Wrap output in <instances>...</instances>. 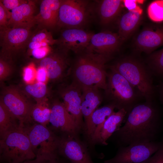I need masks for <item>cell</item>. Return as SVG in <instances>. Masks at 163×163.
Instances as JSON below:
<instances>
[{
  "instance_id": "cell-1",
  "label": "cell",
  "mask_w": 163,
  "mask_h": 163,
  "mask_svg": "<svg viewBox=\"0 0 163 163\" xmlns=\"http://www.w3.org/2000/svg\"><path fill=\"white\" fill-rule=\"evenodd\" d=\"M124 121L110 137L119 147L155 141L162 125L159 109L152 101L136 104Z\"/></svg>"
},
{
  "instance_id": "cell-2",
  "label": "cell",
  "mask_w": 163,
  "mask_h": 163,
  "mask_svg": "<svg viewBox=\"0 0 163 163\" xmlns=\"http://www.w3.org/2000/svg\"><path fill=\"white\" fill-rule=\"evenodd\" d=\"M111 58L86 50L78 54L71 69L73 82L81 89L95 87L105 90L107 74L105 64Z\"/></svg>"
},
{
  "instance_id": "cell-3",
  "label": "cell",
  "mask_w": 163,
  "mask_h": 163,
  "mask_svg": "<svg viewBox=\"0 0 163 163\" xmlns=\"http://www.w3.org/2000/svg\"><path fill=\"white\" fill-rule=\"evenodd\" d=\"M110 69L123 76L147 101H152L155 95L151 71L139 60L132 57L120 59Z\"/></svg>"
},
{
  "instance_id": "cell-4",
  "label": "cell",
  "mask_w": 163,
  "mask_h": 163,
  "mask_svg": "<svg viewBox=\"0 0 163 163\" xmlns=\"http://www.w3.org/2000/svg\"><path fill=\"white\" fill-rule=\"evenodd\" d=\"M0 157L6 163H22L34 159L36 155L27 135L21 129L0 137Z\"/></svg>"
},
{
  "instance_id": "cell-5",
  "label": "cell",
  "mask_w": 163,
  "mask_h": 163,
  "mask_svg": "<svg viewBox=\"0 0 163 163\" xmlns=\"http://www.w3.org/2000/svg\"><path fill=\"white\" fill-rule=\"evenodd\" d=\"M110 69V71L107 74L106 93L112 101L110 103L114 104L118 110L124 109L127 115L138 104V93L123 76Z\"/></svg>"
},
{
  "instance_id": "cell-6",
  "label": "cell",
  "mask_w": 163,
  "mask_h": 163,
  "mask_svg": "<svg viewBox=\"0 0 163 163\" xmlns=\"http://www.w3.org/2000/svg\"><path fill=\"white\" fill-rule=\"evenodd\" d=\"M91 9L88 1L62 0L57 26L65 29H83L90 19Z\"/></svg>"
},
{
  "instance_id": "cell-7",
  "label": "cell",
  "mask_w": 163,
  "mask_h": 163,
  "mask_svg": "<svg viewBox=\"0 0 163 163\" xmlns=\"http://www.w3.org/2000/svg\"><path fill=\"white\" fill-rule=\"evenodd\" d=\"M1 94L0 101L20 121L23 128L33 123L31 112L35 104L20 88L14 86L6 87Z\"/></svg>"
},
{
  "instance_id": "cell-8",
  "label": "cell",
  "mask_w": 163,
  "mask_h": 163,
  "mask_svg": "<svg viewBox=\"0 0 163 163\" xmlns=\"http://www.w3.org/2000/svg\"><path fill=\"white\" fill-rule=\"evenodd\" d=\"M23 129L27 135L36 156L57 154L59 138L46 126L34 123L24 126Z\"/></svg>"
},
{
  "instance_id": "cell-9",
  "label": "cell",
  "mask_w": 163,
  "mask_h": 163,
  "mask_svg": "<svg viewBox=\"0 0 163 163\" xmlns=\"http://www.w3.org/2000/svg\"><path fill=\"white\" fill-rule=\"evenodd\" d=\"M30 27H8L0 30V56L12 60L27 48L32 35Z\"/></svg>"
},
{
  "instance_id": "cell-10",
  "label": "cell",
  "mask_w": 163,
  "mask_h": 163,
  "mask_svg": "<svg viewBox=\"0 0 163 163\" xmlns=\"http://www.w3.org/2000/svg\"><path fill=\"white\" fill-rule=\"evenodd\" d=\"M161 143L155 141L119 147L115 155L103 163H142L158 149Z\"/></svg>"
},
{
  "instance_id": "cell-11",
  "label": "cell",
  "mask_w": 163,
  "mask_h": 163,
  "mask_svg": "<svg viewBox=\"0 0 163 163\" xmlns=\"http://www.w3.org/2000/svg\"><path fill=\"white\" fill-rule=\"evenodd\" d=\"M57 152L71 163H95L87 147L77 136L59 138Z\"/></svg>"
},
{
  "instance_id": "cell-12",
  "label": "cell",
  "mask_w": 163,
  "mask_h": 163,
  "mask_svg": "<svg viewBox=\"0 0 163 163\" xmlns=\"http://www.w3.org/2000/svg\"><path fill=\"white\" fill-rule=\"evenodd\" d=\"M134 43L140 52L151 54L163 45V24L155 23L144 28L136 37Z\"/></svg>"
},
{
  "instance_id": "cell-13",
  "label": "cell",
  "mask_w": 163,
  "mask_h": 163,
  "mask_svg": "<svg viewBox=\"0 0 163 163\" xmlns=\"http://www.w3.org/2000/svg\"><path fill=\"white\" fill-rule=\"evenodd\" d=\"M94 34L83 29H64L58 40L57 44L61 49L68 52L71 50L78 54L86 49Z\"/></svg>"
},
{
  "instance_id": "cell-14",
  "label": "cell",
  "mask_w": 163,
  "mask_h": 163,
  "mask_svg": "<svg viewBox=\"0 0 163 163\" xmlns=\"http://www.w3.org/2000/svg\"><path fill=\"white\" fill-rule=\"evenodd\" d=\"M68 51L59 48L53 51L43 59L38 61L39 67L46 71L48 78L52 81H59L62 78L69 64Z\"/></svg>"
},
{
  "instance_id": "cell-15",
  "label": "cell",
  "mask_w": 163,
  "mask_h": 163,
  "mask_svg": "<svg viewBox=\"0 0 163 163\" xmlns=\"http://www.w3.org/2000/svg\"><path fill=\"white\" fill-rule=\"evenodd\" d=\"M59 93L65 107L73 118L79 130L84 128L81 111L82 90L81 88L72 82L71 84L62 88Z\"/></svg>"
},
{
  "instance_id": "cell-16",
  "label": "cell",
  "mask_w": 163,
  "mask_h": 163,
  "mask_svg": "<svg viewBox=\"0 0 163 163\" xmlns=\"http://www.w3.org/2000/svg\"><path fill=\"white\" fill-rule=\"evenodd\" d=\"M50 105L51 112L49 123L52 126L67 135L77 136L79 130L63 102L58 99H55Z\"/></svg>"
},
{
  "instance_id": "cell-17",
  "label": "cell",
  "mask_w": 163,
  "mask_h": 163,
  "mask_svg": "<svg viewBox=\"0 0 163 163\" xmlns=\"http://www.w3.org/2000/svg\"><path fill=\"white\" fill-rule=\"evenodd\" d=\"M123 42L117 33L103 31L93 35L85 50L111 56L119 50Z\"/></svg>"
},
{
  "instance_id": "cell-18",
  "label": "cell",
  "mask_w": 163,
  "mask_h": 163,
  "mask_svg": "<svg viewBox=\"0 0 163 163\" xmlns=\"http://www.w3.org/2000/svg\"><path fill=\"white\" fill-rule=\"evenodd\" d=\"M127 115L123 109L114 112L94 132L88 140L92 144L107 145V140L120 128Z\"/></svg>"
},
{
  "instance_id": "cell-19",
  "label": "cell",
  "mask_w": 163,
  "mask_h": 163,
  "mask_svg": "<svg viewBox=\"0 0 163 163\" xmlns=\"http://www.w3.org/2000/svg\"><path fill=\"white\" fill-rule=\"evenodd\" d=\"M62 0H43L39 13L34 16L35 24L40 29L54 28L57 26L59 11Z\"/></svg>"
},
{
  "instance_id": "cell-20",
  "label": "cell",
  "mask_w": 163,
  "mask_h": 163,
  "mask_svg": "<svg viewBox=\"0 0 163 163\" xmlns=\"http://www.w3.org/2000/svg\"><path fill=\"white\" fill-rule=\"evenodd\" d=\"M35 9V2L28 0L11 10L8 27L31 28L35 24L34 15Z\"/></svg>"
},
{
  "instance_id": "cell-21",
  "label": "cell",
  "mask_w": 163,
  "mask_h": 163,
  "mask_svg": "<svg viewBox=\"0 0 163 163\" xmlns=\"http://www.w3.org/2000/svg\"><path fill=\"white\" fill-rule=\"evenodd\" d=\"M140 8L121 14L117 20L118 34L124 42L129 38L138 28L142 18Z\"/></svg>"
},
{
  "instance_id": "cell-22",
  "label": "cell",
  "mask_w": 163,
  "mask_h": 163,
  "mask_svg": "<svg viewBox=\"0 0 163 163\" xmlns=\"http://www.w3.org/2000/svg\"><path fill=\"white\" fill-rule=\"evenodd\" d=\"M123 6V0L100 1L97 9L101 23L107 25L117 20L121 14Z\"/></svg>"
},
{
  "instance_id": "cell-23",
  "label": "cell",
  "mask_w": 163,
  "mask_h": 163,
  "mask_svg": "<svg viewBox=\"0 0 163 163\" xmlns=\"http://www.w3.org/2000/svg\"><path fill=\"white\" fill-rule=\"evenodd\" d=\"M99 89L95 87H88L82 89L81 111L85 120L84 126L91 114L97 109L102 101Z\"/></svg>"
},
{
  "instance_id": "cell-24",
  "label": "cell",
  "mask_w": 163,
  "mask_h": 163,
  "mask_svg": "<svg viewBox=\"0 0 163 163\" xmlns=\"http://www.w3.org/2000/svg\"><path fill=\"white\" fill-rule=\"evenodd\" d=\"M115 105L110 103L95 110L91 114L85 125L84 129L88 140L96 130L114 112Z\"/></svg>"
},
{
  "instance_id": "cell-25",
  "label": "cell",
  "mask_w": 163,
  "mask_h": 163,
  "mask_svg": "<svg viewBox=\"0 0 163 163\" xmlns=\"http://www.w3.org/2000/svg\"><path fill=\"white\" fill-rule=\"evenodd\" d=\"M20 121L0 101V137L10 132L23 129Z\"/></svg>"
},
{
  "instance_id": "cell-26",
  "label": "cell",
  "mask_w": 163,
  "mask_h": 163,
  "mask_svg": "<svg viewBox=\"0 0 163 163\" xmlns=\"http://www.w3.org/2000/svg\"><path fill=\"white\" fill-rule=\"evenodd\" d=\"M47 99L36 102L31 112V118L37 123L46 126L49 123L51 109Z\"/></svg>"
},
{
  "instance_id": "cell-27",
  "label": "cell",
  "mask_w": 163,
  "mask_h": 163,
  "mask_svg": "<svg viewBox=\"0 0 163 163\" xmlns=\"http://www.w3.org/2000/svg\"><path fill=\"white\" fill-rule=\"evenodd\" d=\"M22 91L27 95L30 97L37 102L47 99L48 89L45 83L37 82L33 84L25 85Z\"/></svg>"
},
{
  "instance_id": "cell-28",
  "label": "cell",
  "mask_w": 163,
  "mask_h": 163,
  "mask_svg": "<svg viewBox=\"0 0 163 163\" xmlns=\"http://www.w3.org/2000/svg\"><path fill=\"white\" fill-rule=\"evenodd\" d=\"M147 62L152 74L163 76V48L151 53Z\"/></svg>"
},
{
  "instance_id": "cell-29",
  "label": "cell",
  "mask_w": 163,
  "mask_h": 163,
  "mask_svg": "<svg viewBox=\"0 0 163 163\" xmlns=\"http://www.w3.org/2000/svg\"><path fill=\"white\" fill-rule=\"evenodd\" d=\"M149 18L153 22L160 23L163 21V0L152 1L147 9Z\"/></svg>"
},
{
  "instance_id": "cell-30",
  "label": "cell",
  "mask_w": 163,
  "mask_h": 163,
  "mask_svg": "<svg viewBox=\"0 0 163 163\" xmlns=\"http://www.w3.org/2000/svg\"><path fill=\"white\" fill-rule=\"evenodd\" d=\"M29 41L46 42L51 46L57 44L58 40L53 39L51 33L46 29H41L32 33Z\"/></svg>"
},
{
  "instance_id": "cell-31",
  "label": "cell",
  "mask_w": 163,
  "mask_h": 163,
  "mask_svg": "<svg viewBox=\"0 0 163 163\" xmlns=\"http://www.w3.org/2000/svg\"><path fill=\"white\" fill-rule=\"evenodd\" d=\"M11 61L0 56V80L1 82L6 80L12 74L13 68L11 64Z\"/></svg>"
},
{
  "instance_id": "cell-32",
  "label": "cell",
  "mask_w": 163,
  "mask_h": 163,
  "mask_svg": "<svg viewBox=\"0 0 163 163\" xmlns=\"http://www.w3.org/2000/svg\"><path fill=\"white\" fill-rule=\"evenodd\" d=\"M53 51L51 46H47L34 49L29 52L33 58L39 61L44 58Z\"/></svg>"
},
{
  "instance_id": "cell-33",
  "label": "cell",
  "mask_w": 163,
  "mask_h": 163,
  "mask_svg": "<svg viewBox=\"0 0 163 163\" xmlns=\"http://www.w3.org/2000/svg\"><path fill=\"white\" fill-rule=\"evenodd\" d=\"M58 156L57 155H38L34 159L27 160L22 163H56Z\"/></svg>"
},
{
  "instance_id": "cell-34",
  "label": "cell",
  "mask_w": 163,
  "mask_h": 163,
  "mask_svg": "<svg viewBox=\"0 0 163 163\" xmlns=\"http://www.w3.org/2000/svg\"><path fill=\"white\" fill-rule=\"evenodd\" d=\"M11 12L9 11L0 1V30L8 27Z\"/></svg>"
},
{
  "instance_id": "cell-35",
  "label": "cell",
  "mask_w": 163,
  "mask_h": 163,
  "mask_svg": "<svg viewBox=\"0 0 163 163\" xmlns=\"http://www.w3.org/2000/svg\"><path fill=\"white\" fill-rule=\"evenodd\" d=\"M142 163H163V143L151 156Z\"/></svg>"
},
{
  "instance_id": "cell-36",
  "label": "cell",
  "mask_w": 163,
  "mask_h": 163,
  "mask_svg": "<svg viewBox=\"0 0 163 163\" xmlns=\"http://www.w3.org/2000/svg\"><path fill=\"white\" fill-rule=\"evenodd\" d=\"M28 0H1L5 7L9 10H13L22 4L26 2Z\"/></svg>"
},
{
  "instance_id": "cell-37",
  "label": "cell",
  "mask_w": 163,
  "mask_h": 163,
  "mask_svg": "<svg viewBox=\"0 0 163 163\" xmlns=\"http://www.w3.org/2000/svg\"><path fill=\"white\" fill-rule=\"evenodd\" d=\"M36 73L32 67L29 66L25 67L23 70V80L27 83L32 82L36 77Z\"/></svg>"
},
{
  "instance_id": "cell-38",
  "label": "cell",
  "mask_w": 163,
  "mask_h": 163,
  "mask_svg": "<svg viewBox=\"0 0 163 163\" xmlns=\"http://www.w3.org/2000/svg\"><path fill=\"white\" fill-rule=\"evenodd\" d=\"M36 73L35 78L37 82L45 83L48 78L46 70L43 68L39 67Z\"/></svg>"
},
{
  "instance_id": "cell-39",
  "label": "cell",
  "mask_w": 163,
  "mask_h": 163,
  "mask_svg": "<svg viewBox=\"0 0 163 163\" xmlns=\"http://www.w3.org/2000/svg\"><path fill=\"white\" fill-rule=\"evenodd\" d=\"M140 1L136 0H124L123 5L128 11L136 10L140 7L138 5V2Z\"/></svg>"
},
{
  "instance_id": "cell-40",
  "label": "cell",
  "mask_w": 163,
  "mask_h": 163,
  "mask_svg": "<svg viewBox=\"0 0 163 163\" xmlns=\"http://www.w3.org/2000/svg\"><path fill=\"white\" fill-rule=\"evenodd\" d=\"M158 90L160 99L163 105V82L159 86Z\"/></svg>"
}]
</instances>
